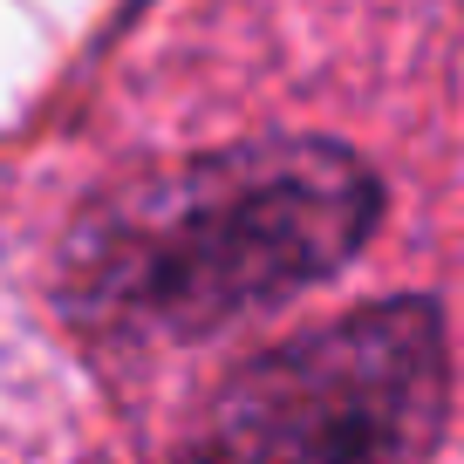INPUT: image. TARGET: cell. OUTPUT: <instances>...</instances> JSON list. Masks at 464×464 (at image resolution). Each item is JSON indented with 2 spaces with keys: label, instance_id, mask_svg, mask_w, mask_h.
<instances>
[{
  "label": "cell",
  "instance_id": "6da1fadb",
  "mask_svg": "<svg viewBox=\"0 0 464 464\" xmlns=\"http://www.w3.org/2000/svg\"><path fill=\"white\" fill-rule=\"evenodd\" d=\"M382 218V185L334 137H253L130 171L75 212L55 307L96 342H205L334 280Z\"/></svg>",
  "mask_w": 464,
  "mask_h": 464
},
{
  "label": "cell",
  "instance_id": "7a4b0ae2",
  "mask_svg": "<svg viewBox=\"0 0 464 464\" xmlns=\"http://www.w3.org/2000/svg\"><path fill=\"white\" fill-rule=\"evenodd\" d=\"M444 417V314L390 294L246 355L191 417L178 464H430Z\"/></svg>",
  "mask_w": 464,
  "mask_h": 464
}]
</instances>
